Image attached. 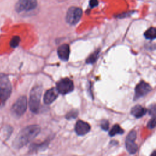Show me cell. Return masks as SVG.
<instances>
[{"label": "cell", "instance_id": "obj_1", "mask_svg": "<svg viewBox=\"0 0 156 156\" xmlns=\"http://www.w3.org/2000/svg\"><path fill=\"white\" fill-rule=\"evenodd\" d=\"M40 129L38 126L30 125L26 127L17 135L14 140L13 146L15 148H20L32 140H33L40 132Z\"/></svg>", "mask_w": 156, "mask_h": 156}, {"label": "cell", "instance_id": "obj_2", "mask_svg": "<svg viewBox=\"0 0 156 156\" xmlns=\"http://www.w3.org/2000/svg\"><path fill=\"white\" fill-rule=\"evenodd\" d=\"M41 93L42 89L40 86H35L30 91L29 105L30 110L34 113L38 112Z\"/></svg>", "mask_w": 156, "mask_h": 156}, {"label": "cell", "instance_id": "obj_3", "mask_svg": "<svg viewBox=\"0 0 156 156\" xmlns=\"http://www.w3.org/2000/svg\"><path fill=\"white\" fill-rule=\"evenodd\" d=\"M12 87L9 79L6 75H0V99L5 102L10 96Z\"/></svg>", "mask_w": 156, "mask_h": 156}, {"label": "cell", "instance_id": "obj_4", "mask_svg": "<svg viewBox=\"0 0 156 156\" xmlns=\"http://www.w3.org/2000/svg\"><path fill=\"white\" fill-rule=\"evenodd\" d=\"M27 102L25 96L20 97L12 107V113L16 117L22 116L27 109Z\"/></svg>", "mask_w": 156, "mask_h": 156}, {"label": "cell", "instance_id": "obj_5", "mask_svg": "<svg viewBox=\"0 0 156 156\" xmlns=\"http://www.w3.org/2000/svg\"><path fill=\"white\" fill-rule=\"evenodd\" d=\"M82 15V10L79 7H70L66 15V22L71 25L77 24L80 20Z\"/></svg>", "mask_w": 156, "mask_h": 156}, {"label": "cell", "instance_id": "obj_6", "mask_svg": "<svg viewBox=\"0 0 156 156\" xmlns=\"http://www.w3.org/2000/svg\"><path fill=\"white\" fill-rule=\"evenodd\" d=\"M37 6V0H18L15 4V10L18 13L27 12Z\"/></svg>", "mask_w": 156, "mask_h": 156}, {"label": "cell", "instance_id": "obj_7", "mask_svg": "<svg viewBox=\"0 0 156 156\" xmlns=\"http://www.w3.org/2000/svg\"><path fill=\"white\" fill-rule=\"evenodd\" d=\"M56 88L59 93L65 94L73 90L74 84L72 80L69 79L64 78L57 82Z\"/></svg>", "mask_w": 156, "mask_h": 156}, {"label": "cell", "instance_id": "obj_8", "mask_svg": "<svg viewBox=\"0 0 156 156\" xmlns=\"http://www.w3.org/2000/svg\"><path fill=\"white\" fill-rule=\"evenodd\" d=\"M136 138V133L135 130L131 131L126 140V147L130 154H135L138 150V146L135 143Z\"/></svg>", "mask_w": 156, "mask_h": 156}, {"label": "cell", "instance_id": "obj_9", "mask_svg": "<svg viewBox=\"0 0 156 156\" xmlns=\"http://www.w3.org/2000/svg\"><path fill=\"white\" fill-rule=\"evenodd\" d=\"M151 90V86L144 81L140 82L135 87V98H139L147 94Z\"/></svg>", "mask_w": 156, "mask_h": 156}, {"label": "cell", "instance_id": "obj_10", "mask_svg": "<svg viewBox=\"0 0 156 156\" xmlns=\"http://www.w3.org/2000/svg\"><path fill=\"white\" fill-rule=\"evenodd\" d=\"M90 130V126L83 121H78L75 126V131L79 135H84Z\"/></svg>", "mask_w": 156, "mask_h": 156}, {"label": "cell", "instance_id": "obj_11", "mask_svg": "<svg viewBox=\"0 0 156 156\" xmlns=\"http://www.w3.org/2000/svg\"><path fill=\"white\" fill-rule=\"evenodd\" d=\"M58 93V90L55 88H52L48 90L44 95V102L46 104H51L57 98Z\"/></svg>", "mask_w": 156, "mask_h": 156}, {"label": "cell", "instance_id": "obj_12", "mask_svg": "<svg viewBox=\"0 0 156 156\" xmlns=\"http://www.w3.org/2000/svg\"><path fill=\"white\" fill-rule=\"evenodd\" d=\"M69 53H70L69 46L67 44H62L57 49V54L59 58L63 61L68 60L69 56Z\"/></svg>", "mask_w": 156, "mask_h": 156}, {"label": "cell", "instance_id": "obj_13", "mask_svg": "<svg viewBox=\"0 0 156 156\" xmlns=\"http://www.w3.org/2000/svg\"><path fill=\"white\" fill-rule=\"evenodd\" d=\"M146 112V109L140 105H135L131 109V114L135 118H138L143 116Z\"/></svg>", "mask_w": 156, "mask_h": 156}, {"label": "cell", "instance_id": "obj_14", "mask_svg": "<svg viewBox=\"0 0 156 156\" xmlns=\"http://www.w3.org/2000/svg\"><path fill=\"white\" fill-rule=\"evenodd\" d=\"M144 36L147 39L156 38V28L150 27L144 33Z\"/></svg>", "mask_w": 156, "mask_h": 156}, {"label": "cell", "instance_id": "obj_15", "mask_svg": "<svg viewBox=\"0 0 156 156\" xmlns=\"http://www.w3.org/2000/svg\"><path fill=\"white\" fill-rule=\"evenodd\" d=\"M123 133H124V130L120 127V126L118 124H115L111 129L109 132V135L111 136H113L116 134H122Z\"/></svg>", "mask_w": 156, "mask_h": 156}, {"label": "cell", "instance_id": "obj_16", "mask_svg": "<svg viewBox=\"0 0 156 156\" xmlns=\"http://www.w3.org/2000/svg\"><path fill=\"white\" fill-rule=\"evenodd\" d=\"M98 55H99V51H95L94 53L91 54L88 57V58L87 59V63H94L96 60V59H97V58L98 57Z\"/></svg>", "mask_w": 156, "mask_h": 156}, {"label": "cell", "instance_id": "obj_17", "mask_svg": "<svg viewBox=\"0 0 156 156\" xmlns=\"http://www.w3.org/2000/svg\"><path fill=\"white\" fill-rule=\"evenodd\" d=\"M20 43V38L18 36H14L10 41V46L12 48H16Z\"/></svg>", "mask_w": 156, "mask_h": 156}, {"label": "cell", "instance_id": "obj_18", "mask_svg": "<svg viewBox=\"0 0 156 156\" xmlns=\"http://www.w3.org/2000/svg\"><path fill=\"white\" fill-rule=\"evenodd\" d=\"M147 126L149 129H153L156 126V115L152 116V118L149 121Z\"/></svg>", "mask_w": 156, "mask_h": 156}, {"label": "cell", "instance_id": "obj_19", "mask_svg": "<svg viewBox=\"0 0 156 156\" xmlns=\"http://www.w3.org/2000/svg\"><path fill=\"white\" fill-rule=\"evenodd\" d=\"M109 124L108 121L107 120H103L101 122V127L104 130H107L108 129Z\"/></svg>", "mask_w": 156, "mask_h": 156}, {"label": "cell", "instance_id": "obj_20", "mask_svg": "<svg viewBox=\"0 0 156 156\" xmlns=\"http://www.w3.org/2000/svg\"><path fill=\"white\" fill-rule=\"evenodd\" d=\"M149 115H152V116L156 115V105H152L149 107Z\"/></svg>", "mask_w": 156, "mask_h": 156}, {"label": "cell", "instance_id": "obj_21", "mask_svg": "<svg viewBox=\"0 0 156 156\" xmlns=\"http://www.w3.org/2000/svg\"><path fill=\"white\" fill-rule=\"evenodd\" d=\"M77 115V112L76 111H75V110H74V111H71V112H70L69 113H68L67 114V115H66V118H68V119L74 118H76V117Z\"/></svg>", "mask_w": 156, "mask_h": 156}, {"label": "cell", "instance_id": "obj_22", "mask_svg": "<svg viewBox=\"0 0 156 156\" xmlns=\"http://www.w3.org/2000/svg\"><path fill=\"white\" fill-rule=\"evenodd\" d=\"M98 4V0H90V5L91 7H94L97 6Z\"/></svg>", "mask_w": 156, "mask_h": 156}, {"label": "cell", "instance_id": "obj_23", "mask_svg": "<svg viewBox=\"0 0 156 156\" xmlns=\"http://www.w3.org/2000/svg\"><path fill=\"white\" fill-rule=\"evenodd\" d=\"M151 156H156V151H154V152H153L152 153V154L151 155Z\"/></svg>", "mask_w": 156, "mask_h": 156}]
</instances>
